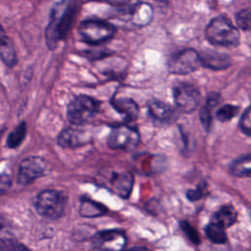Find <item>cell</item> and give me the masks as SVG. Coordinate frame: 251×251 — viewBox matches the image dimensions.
Returning a JSON list of instances; mask_svg holds the SVG:
<instances>
[{
    "mask_svg": "<svg viewBox=\"0 0 251 251\" xmlns=\"http://www.w3.org/2000/svg\"><path fill=\"white\" fill-rule=\"evenodd\" d=\"M75 11V8L71 2H61L53 8L45 32L46 44L49 49L56 48L58 42L67 35Z\"/></svg>",
    "mask_w": 251,
    "mask_h": 251,
    "instance_id": "1",
    "label": "cell"
},
{
    "mask_svg": "<svg viewBox=\"0 0 251 251\" xmlns=\"http://www.w3.org/2000/svg\"><path fill=\"white\" fill-rule=\"evenodd\" d=\"M206 39L215 46L236 47L240 42V33L226 16H218L210 21L205 28Z\"/></svg>",
    "mask_w": 251,
    "mask_h": 251,
    "instance_id": "2",
    "label": "cell"
},
{
    "mask_svg": "<svg viewBox=\"0 0 251 251\" xmlns=\"http://www.w3.org/2000/svg\"><path fill=\"white\" fill-rule=\"evenodd\" d=\"M116 27L105 21L86 20L78 26V35L82 41L90 45L101 44L114 36Z\"/></svg>",
    "mask_w": 251,
    "mask_h": 251,
    "instance_id": "3",
    "label": "cell"
},
{
    "mask_svg": "<svg viewBox=\"0 0 251 251\" xmlns=\"http://www.w3.org/2000/svg\"><path fill=\"white\" fill-rule=\"evenodd\" d=\"M67 204L66 195L57 190H43L35 199L34 206L38 214L41 216L55 220L62 216Z\"/></svg>",
    "mask_w": 251,
    "mask_h": 251,
    "instance_id": "4",
    "label": "cell"
},
{
    "mask_svg": "<svg viewBox=\"0 0 251 251\" xmlns=\"http://www.w3.org/2000/svg\"><path fill=\"white\" fill-rule=\"evenodd\" d=\"M98 108L99 102L97 100L86 95H79L70 102L67 117L70 123L74 125H83L94 117Z\"/></svg>",
    "mask_w": 251,
    "mask_h": 251,
    "instance_id": "5",
    "label": "cell"
},
{
    "mask_svg": "<svg viewBox=\"0 0 251 251\" xmlns=\"http://www.w3.org/2000/svg\"><path fill=\"white\" fill-rule=\"evenodd\" d=\"M199 53L194 49H183L174 54L168 62V70L174 75H188L195 72L199 67Z\"/></svg>",
    "mask_w": 251,
    "mask_h": 251,
    "instance_id": "6",
    "label": "cell"
},
{
    "mask_svg": "<svg viewBox=\"0 0 251 251\" xmlns=\"http://www.w3.org/2000/svg\"><path fill=\"white\" fill-rule=\"evenodd\" d=\"M173 95L176 107L183 113L193 112L201 98L198 88L188 82H180L175 86Z\"/></svg>",
    "mask_w": 251,
    "mask_h": 251,
    "instance_id": "7",
    "label": "cell"
},
{
    "mask_svg": "<svg viewBox=\"0 0 251 251\" xmlns=\"http://www.w3.org/2000/svg\"><path fill=\"white\" fill-rule=\"evenodd\" d=\"M138 142V131L127 125H120L114 127L108 137V145L112 149L131 150L136 147Z\"/></svg>",
    "mask_w": 251,
    "mask_h": 251,
    "instance_id": "8",
    "label": "cell"
},
{
    "mask_svg": "<svg viewBox=\"0 0 251 251\" xmlns=\"http://www.w3.org/2000/svg\"><path fill=\"white\" fill-rule=\"evenodd\" d=\"M47 169L44 159L38 156H30L22 161L19 166L18 182L25 185L42 176Z\"/></svg>",
    "mask_w": 251,
    "mask_h": 251,
    "instance_id": "9",
    "label": "cell"
},
{
    "mask_svg": "<svg viewBox=\"0 0 251 251\" xmlns=\"http://www.w3.org/2000/svg\"><path fill=\"white\" fill-rule=\"evenodd\" d=\"M93 244L98 251H122L126 244V237L121 230H103L94 236Z\"/></svg>",
    "mask_w": 251,
    "mask_h": 251,
    "instance_id": "10",
    "label": "cell"
},
{
    "mask_svg": "<svg viewBox=\"0 0 251 251\" xmlns=\"http://www.w3.org/2000/svg\"><path fill=\"white\" fill-rule=\"evenodd\" d=\"M199 59L201 66L214 71L226 70L231 65V58L228 55L213 49L201 51L199 53Z\"/></svg>",
    "mask_w": 251,
    "mask_h": 251,
    "instance_id": "11",
    "label": "cell"
},
{
    "mask_svg": "<svg viewBox=\"0 0 251 251\" xmlns=\"http://www.w3.org/2000/svg\"><path fill=\"white\" fill-rule=\"evenodd\" d=\"M154 11L146 2H138L129 9V20L136 26L148 25L153 19Z\"/></svg>",
    "mask_w": 251,
    "mask_h": 251,
    "instance_id": "12",
    "label": "cell"
},
{
    "mask_svg": "<svg viewBox=\"0 0 251 251\" xmlns=\"http://www.w3.org/2000/svg\"><path fill=\"white\" fill-rule=\"evenodd\" d=\"M133 184V177L130 173H114L110 178L111 189L123 198H127Z\"/></svg>",
    "mask_w": 251,
    "mask_h": 251,
    "instance_id": "13",
    "label": "cell"
},
{
    "mask_svg": "<svg viewBox=\"0 0 251 251\" xmlns=\"http://www.w3.org/2000/svg\"><path fill=\"white\" fill-rule=\"evenodd\" d=\"M87 142V134L75 128L64 129L58 136V143L64 148H75Z\"/></svg>",
    "mask_w": 251,
    "mask_h": 251,
    "instance_id": "14",
    "label": "cell"
},
{
    "mask_svg": "<svg viewBox=\"0 0 251 251\" xmlns=\"http://www.w3.org/2000/svg\"><path fill=\"white\" fill-rule=\"evenodd\" d=\"M113 107L126 119V121H134L138 116V107L130 98H118L112 101Z\"/></svg>",
    "mask_w": 251,
    "mask_h": 251,
    "instance_id": "15",
    "label": "cell"
},
{
    "mask_svg": "<svg viewBox=\"0 0 251 251\" xmlns=\"http://www.w3.org/2000/svg\"><path fill=\"white\" fill-rule=\"evenodd\" d=\"M220 102V95L218 93H211L206 102L205 105L202 107L200 111V121L202 126L206 130H209L212 126L213 122V111L215 107Z\"/></svg>",
    "mask_w": 251,
    "mask_h": 251,
    "instance_id": "16",
    "label": "cell"
},
{
    "mask_svg": "<svg viewBox=\"0 0 251 251\" xmlns=\"http://www.w3.org/2000/svg\"><path fill=\"white\" fill-rule=\"evenodd\" d=\"M150 116L160 122H167L174 118L175 110L169 104L162 101H153L148 105Z\"/></svg>",
    "mask_w": 251,
    "mask_h": 251,
    "instance_id": "17",
    "label": "cell"
},
{
    "mask_svg": "<svg viewBox=\"0 0 251 251\" xmlns=\"http://www.w3.org/2000/svg\"><path fill=\"white\" fill-rule=\"evenodd\" d=\"M237 218V213L232 206H224L214 214V223L220 225L224 228L232 226Z\"/></svg>",
    "mask_w": 251,
    "mask_h": 251,
    "instance_id": "18",
    "label": "cell"
},
{
    "mask_svg": "<svg viewBox=\"0 0 251 251\" xmlns=\"http://www.w3.org/2000/svg\"><path fill=\"white\" fill-rule=\"evenodd\" d=\"M0 57L8 67H14L18 63L16 50L8 36L0 40Z\"/></svg>",
    "mask_w": 251,
    "mask_h": 251,
    "instance_id": "19",
    "label": "cell"
},
{
    "mask_svg": "<svg viewBox=\"0 0 251 251\" xmlns=\"http://www.w3.org/2000/svg\"><path fill=\"white\" fill-rule=\"evenodd\" d=\"M251 172V158L250 155L242 156L232 162L230 165V173L239 177H248Z\"/></svg>",
    "mask_w": 251,
    "mask_h": 251,
    "instance_id": "20",
    "label": "cell"
},
{
    "mask_svg": "<svg viewBox=\"0 0 251 251\" xmlns=\"http://www.w3.org/2000/svg\"><path fill=\"white\" fill-rule=\"evenodd\" d=\"M106 212V209L104 206L101 204L91 201L89 199H85L81 201L80 208H79V213L82 217H98L103 215Z\"/></svg>",
    "mask_w": 251,
    "mask_h": 251,
    "instance_id": "21",
    "label": "cell"
},
{
    "mask_svg": "<svg viewBox=\"0 0 251 251\" xmlns=\"http://www.w3.org/2000/svg\"><path fill=\"white\" fill-rule=\"evenodd\" d=\"M205 232L207 237L213 243L223 244L226 241V233L225 231V228L214 222H212L206 226Z\"/></svg>",
    "mask_w": 251,
    "mask_h": 251,
    "instance_id": "22",
    "label": "cell"
},
{
    "mask_svg": "<svg viewBox=\"0 0 251 251\" xmlns=\"http://www.w3.org/2000/svg\"><path fill=\"white\" fill-rule=\"evenodd\" d=\"M26 133V126L25 123H21L18 126L15 127L13 131H11L7 137V145L10 148H17L22 144L25 137Z\"/></svg>",
    "mask_w": 251,
    "mask_h": 251,
    "instance_id": "23",
    "label": "cell"
},
{
    "mask_svg": "<svg viewBox=\"0 0 251 251\" xmlns=\"http://www.w3.org/2000/svg\"><path fill=\"white\" fill-rule=\"evenodd\" d=\"M239 108L235 105H231V104H226L223 105L216 114V117L219 121L221 122H228L230 121L233 117L236 116V114L238 113Z\"/></svg>",
    "mask_w": 251,
    "mask_h": 251,
    "instance_id": "24",
    "label": "cell"
},
{
    "mask_svg": "<svg viewBox=\"0 0 251 251\" xmlns=\"http://www.w3.org/2000/svg\"><path fill=\"white\" fill-rule=\"evenodd\" d=\"M235 22L237 25L245 30L248 31L251 27V13L249 8H245L240 10L236 15H235Z\"/></svg>",
    "mask_w": 251,
    "mask_h": 251,
    "instance_id": "25",
    "label": "cell"
},
{
    "mask_svg": "<svg viewBox=\"0 0 251 251\" xmlns=\"http://www.w3.org/2000/svg\"><path fill=\"white\" fill-rule=\"evenodd\" d=\"M180 227L192 242H194L195 244H198L200 242V237L197 230L188 222L180 223Z\"/></svg>",
    "mask_w": 251,
    "mask_h": 251,
    "instance_id": "26",
    "label": "cell"
},
{
    "mask_svg": "<svg viewBox=\"0 0 251 251\" xmlns=\"http://www.w3.org/2000/svg\"><path fill=\"white\" fill-rule=\"evenodd\" d=\"M250 108H246V110L244 111L240 122H239V126L241 130L247 135L250 136L251 135V119H250Z\"/></svg>",
    "mask_w": 251,
    "mask_h": 251,
    "instance_id": "27",
    "label": "cell"
},
{
    "mask_svg": "<svg viewBox=\"0 0 251 251\" xmlns=\"http://www.w3.org/2000/svg\"><path fill=\"white\" fill-rule=\"evenodd\" d=\"M207 193H208L207 186L204 183V184L198 185L195 189L188 190L187 191V198H189L191 201H194V200H198V199L202 198Z\"/></svg>",
    "mask_w": 251,
    "mask_h": 251,
    "instance_id": "28",
    "label": "cell"
},
{
    "mask_svg": "<svg viewBox=\"0 0 251 251\" xmlns=\"http://www.w3.org/2000/svg\"><path fill=\"white\" fill-rule=\"evenodd\" d=\"M13 235L11 226L6 222V220L0 218V239L11 240Z\"/></svg>",
    "mask_w": 251,
    "mask_h": 251,
    "instance_id": "29",
    "label": "cell"
},
{
    "mask_svg": "<svg viewBox=\"0 0 251 251\" xmlns=\"http://www.w3.org/2000/svg\"><path fill=\"white\" fill-rule=\"evenodd\" d=\"M5 251H29V250L22 243L8 240V243L6 244V247H5Z\"/></svg>",
    "mask_w": 251,
    "mask_h": 251,
    "instance_id": "30",
    "label": "cell"
},
{
    "mask_svg": "<svg viewBox=\"0 0 251 251\" xmlns=\"http://www.w3.org/2000/svg\"><path fill=\"white\" fill-rule=\"evenodd\" d=\"M11 179L7 175H0V195L5 193L11 187Z\"/></svg>",
    "mask_w": 251,
    "mask_h": 251,
    "instance_id": "31",
    "label": "cell"
},
{
    "mask_svg": "<svg viewBox=\"0 0 251 251\" xmlns=\"http://www.w3.org/2000/svg\"><path fill=\"white\" fill-rule=\"evenodd\" d=\"M106 2L110 3V4H113V5H125L128 0H105Z\"/></svg>",
    "mask_w": 251,
    "mask_h": 251,
    "instance_id": "32",
    "label": "cell"
},
{
    "mask_svg": "<svg viewBox=\"0 0 251 251\" xmlns=\"http://www.w3.org/2000/svg\"><path fill=\"white\" fill-rule=\"evenodd\" d=\"M128 251H149V250L144 247H134L132 249H129Z\"/></svg>",
    "mask_w": 251,
    "mask_h": 251,
    "instance_id": "33",
    "label": "cell"
},
{
    "mask_svg": "<svg viewBox=\"0 0 251 251\" xmlns=\"http://www.w3.org/2000/svg\"><path fill=\"white\" fill-rule=\"evenodd\" d=\"M6 36H7V35H6V33H5V31H4L3 27H2V25H0V39L4 38V37H6Z\"/></svg>",
    "mask_w": 251,
    "mask_h": 251,
    "instance_id": "34",
    "label": "cell"
}]
</instances>
